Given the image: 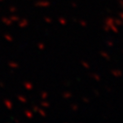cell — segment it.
Masks as SVG:
<instances>
[{
  "instance_id": "1",
  "label": "cell",
  "mask_w": 123,
  "mask_h": 123,
  "mask_svg": "<svg viewBox=\"0 0 123 123\" xmlns=\"http://www.w3.org/2000/svg\"><path fill=\"white\" fill-rule=\"evenodd\" d=\"M112 24H114V18H108L106 19V25H108V26H110V25H112Z\"/></svg>"
},
{
  "instance_id": "2",
  "label": "cell",
  "mask_w": 123,
  "mask_h": 123,
  "mask_svg": "<svg viewBox=\"0 0 123 123\" xmlns=\"http://www.w3.org/2000/svg\"><path fill=\"white\" fill-rule=\"evenodd\" d=\"M112 74L114 75L115 77H120L122 75V72L119 70H113L112 71Z\"/></svg>"
},
{
  "instance_id": "3",
  "label": "cell",
  "mask_w": 123,
  "mask_h": 123,
  "mask_svg": "<svg viewBox=\"0 0 123 123\" xmlns=\"http://www.w3.org/2000/svg\"><path fill=\"white\" fill-rule=\"evenodd\" d=\"M114 24H116L117 26H122V20H120V19H114Z\"/></svg>"
},
{
  "instance_id": "4",
  "label": "cell",
  "mask_w": 123,
  "mask_h": 123,
  "mask_svg": "<svg viewBox=\"0 0 123 123\" xmlns=\"http://www.w3.org/2000/svg\"><path fill=\"white\" fill-rule=\"evenodd\" d=\"M100 55L102 56V57H104V58H106V59H110V56H109V54H107L106 52H100Z\"/></svg>"
},
{
  "instance_id": "5",
  "label": "cell",
  "mask_w": 123,
  "mask_h": 123,
  "mask_svg": "<svg viewBox=\"0 0 123 123\" xmlns=\"http://www.w3.org/2000/svg\"><path fill=\"white\" fill-rule=\"evenodd\" d=\"M91 77L95 79V80H97V81H99L100 80V77L97 74H91Z\"/></svg>"
},
{
  "instance_id": "6",
  "label": "cell",
  "mask_w": 123,
  "mask_h": 123,
  "mask_svg": "<svg viewBox=\"0 0 123 123\" xmlns=\"http://www.w3.org/2000/svg\"><path fill=\"white\" fill-rule=\"evenodd\" d=\"M110 28H111V29H112V30L114 31L115 33H118V27H117V26H113V24H112V25H110Z\"/></svg>"
},
{
  "instance_id": "7",
  "label": "cell",
  "mask_w": 123,
  "mask_h": 123,
  "mask_svg": "<svg viewBox=\"0 0 123 123\" xmlns=\"http://www.w3.org/2000/svg\"><path fill=\"white\" fill-rule=\"evenodd\" d=\"M82 66L84 67V68H89V66H88V64L87 63V62H84V61H82Z\"/></svg>"
},
{
  "instance_id": "8",
  "label": "cell",
  "mask_w": 123,
  "mask_h": 123,
  "mask_svg": "<svg viewBox=\"0 0 123 123\" xmlns=\"http://www.w3.org/2000/svg\"><path fill=\"white\" fill-rule=\"evenodd\" d=\"M79 22H80V24H81V26H87V23L85 22L84 20H80Z\"/></svg>"
},
{
  "instance_id": "9",
  "label": "cell",
  "mask_w": 123,
  "mask_h": 123,
  "mask_svg": "<svg viewBox=\"0 0 123 123\" xmlns=\"http://www.w3.org/2000/svg\"><path fill=\"white\" fill-rule=\"evenodd\" d=\"M104 29H105V31H109L110 28V26H108V25H106V26H104Z\"/></svg>"
},
{
  "instance_id": "10",
  "label": "cell",
  "mask_w": 123,
  "mask_h": 123,
  "mask_svg": "<svg viewBox=\"0 0 123 123\" xmlns=\"http://www.w3.org/2000/svg\"><path fill=\"white\" fill-rule=\"evenodd\" d=\"M83 101L84 102H86V103H88V102H89V99L87 98H83Z\"/></svg>"
},
{
  "instance_id": "11",
  "label": "cell",
  "mask_w": 123,
  "mask_h": 123,
  "mask_svg": "<svg viewBox=\"0 0 123 123\" xmlns=\"http://www.w3.org/2000/svg\"><path fill=\"white\" fill-rule=\"evenodd\" d=\"M107 44H108V46H110V47H112V46H113V43H112L111 41H108Z\"/></svg>"
},
{
  "instance_id": "12",
  "label": "cell",
  "mask_w": 123,
  "mask_h": 123,
  "mask_svg": "<svg viewBox=\"0 0 123 123\" xmlns=\"http://www.w3.org/2000/svg\"><path fill=\"white\" fill-rule=\"evenodd\" d=\"M72 108H73V110H75V111L78 110V106L77 105H73L72 106Z\"/></svg>"
},
{
  "instance_id": "13",
  "label": "cell",
  "mask_w": 123,
  "mask_h": 123,
  "mask_svg": "<svg viewBox=\"0 0 123 123\" xmlns=\"http://www.w3.org/2000/svg\"><path fill=\"white\" fill-rule=\"evenodd\" d=\"M119 5H120V6L123 8V0H119Z\"/></svg>"
},
{
  "instance_id": "14",
  "label": "cell",
  "mask_w": 123,
  "mask_h": 123,
  "mask_svg": "<svg viewBox=\"0 0 123 123\" xmlns=\"http://www.w3.org/2000/svg\"><path fill=\"white\" fill-rule=\"evenodd\" d=\"M67 95H66V98H69V97H71V94L70 93H66Z\"/></svg>"
},
{
  "instance_id": "15",
  "label": "cell",
  "mask_w": 123,
  "mask_h": 123,
  "mask_svg": "<svg viewBox=\"0 0 123 123\" xmlns=\"http://www.w3.org/2000/svg\"><path fill=\"white\" fill-rule=\"evenodd\" d=\"M119 17L121 18V20H122V22H123V13H120V14H119ZM122 25H123V24H122Z\"/></svg>"
},
{
  "instance_id": "16",
  "label": "cell",
  "mask_w": 123,
  "mask_h": 123,
  "mask_svg": "<svg viewBox=\"0 0 123 123\" xmlns=\"http://www.w3.org/2000/svg\"><path fill=\"white\" fill-rule=\"evenodd\" d=\"M60 21H61L62 24H65V23H66V20H65V19H60Z\"/></svg>"
}]
</instances>
